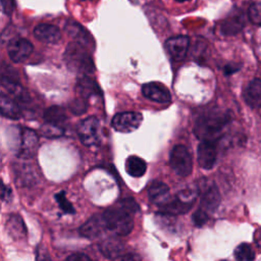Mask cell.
Returning <instances> with one entry per match:
<instances>
[{"mask_svg":"<svg viewBox=\"0 0 261 261\" xmlns=\"http://www.w3.org/2000/svg\"><path fill=\"white\" fill-rule=\"evenodd\" d=\"M229 121L228 114L216 110L203 113L195 122L194 133L201 141L217 142L225 125Z\"/></svg>","mask_w":261,"mask_h":261,"instance_id":"6da1fadb","label":"cell"},{"mask_svg":"<svg viewBox=\"0 0 261 261\" xmlns=\"http://www.w3.org/2000/svg\"><path fill=\"white\" fill-rule=\"evenodd\" d=\"M63 56L67 67L71 71L87 75L95 70V64L90 53L85 48V45L76 41L67 45Z\"/></svg>","mask_w":261,"mask_h":261,"instance_id":"7a4b0ae2","label":"cell"},{"mask_svg":"<svg viewBox=\"0 0 261 261\" xmlns=\"http://www.w3.org/2000/svg\"><path fill=\"white\" fill-rule=\"evenodd\" d=\"M106 227L117 236H127L134 228L132 213L122 207L109 208L102 214Z\"/></svg>","mask_w":261,"mask_h":261,"instance_id":"3957f363","label":"cell"},{"mask_svg":"<svg viewBox=\"0 0 261 261\" xmlns=\"http://www.w3.org/2000/svg\"><path fill=\"white\" fill-rule=\"evenodd\" d=\"M170 166L173 171L182 177L191 174L193 168L192 155L184 145H176L170 152Z\"/></svg>","mask_w":261,"mask_h":261,"instance_id":"277c9868","label":"cell"},{"mask_svg":"<svg viewBox=\"0 0 261 261\" xmlns=\"http://www.w3.org/2000/svg\"><path fill=\"white\" fill-rule=\"evenodd\" d=\"M200 195L201 208L206 210L208 213L214 212L220 204V193L218 188L213 181L204 179L201 180L200 186L198 187Z\"/></svg>","mask_w":261,"mask_h":261,"instance_id":"5b68a950","label":"cell"},{"mask_svg":"<svg viewBox=\"0 0 261 261\" xmlns=\"http://www.w3.org/2000/svg\"><path fill=\"white\" fill-rule=\"evenodd\" d=\"M77 135L81 142L88 146H97L99 138V121L95 116H89L83 119L77 126Z\"/></svg>","mask_w":261,"mask_h":261,"instance_id":"8992f818","label":"cell"},{"mask_svg":"<svg viewBox=\"0 0 261 261\" xmlns=\"http://www.w3.org/2000/svg\"><path fill=\"white\" fill-rule=\"evenodd\" d=\"M142 121L143 115L140 112H120L112 118V126L119 133H130L136 130Z\"/></svg>","mask_w":261,"mask_h":261,"instance_id":"52a82bcc","label":"cell"},{"mask_svg":"<svg viewBox=\"0 0 261 261\" xmlns=\"http://www.w3.org/2000/svg\"><path fill=\"white\" fill-rule=\"evenodd\" d=\"M39 146V137L37 133L31 128L24 127L20 132L19 145L17 155L22 159H30L34 157Z\"/></svg>","mask_w":261,"mask_h":261,"instance_id":"ba28073f","label":"cell"},{"mask_svg":"<svg viewBox=\"0 0 261 261\" xmlns=\"http://www.w3.org/2000/svg\"><path fill=\"white\" fill-rule=\"evenodd\" d=\"M33 44L24 38H13L7 45V53L13 62L24 61L33 52Z\"/></svg>","mask_w":261,"mask_h":261,"instance_id":"9c48e42d","label":"cell"},{"mask_svg":"<svg viewBox=\"0 0 261 261\" xmlns=\"http://www.w3.org/2000/svg\"><path fill=\"white\" fill-rule=\"evenodd\" d=\"M217 159V145L215 141H202L198 146L197 160L200 167L211 169Z\"/></svg>","mask_w":261,"mask_h":261,"instance_id":"30bf717a","label":"cell"},{"mask_svg":"<svg viewBox=\"0 0 261 261\" xmlns=\"http://www.w3.org/2000/svg\"><path fill=\"white\" fill-rule=\"evenodd\" d=\"M190 45V38L187 36H175L171 37L165 42V49L174 61H182L188 53Z\"/></svg>","mask_w":261,"mask_h":261,"instance_id":"8fae6325","label":"cell"},{"mask_svg":"<svg viewBox=\"0 0 261 261\" xmlns=\"http://www.w3.org/2000/svg\"><path fill=\"white\" fill-rule=\"evenodd\" d=\"M142 93L147 99L157 103H168L171 100V95L168 89L157 82L145 84L142 87Z\"/></svg>","mask_w":261,"mask_h":261,"instance_id":"7c38bea8","label":"cell"},{"mask_svg":"<svg viewBox=\"0 0 261 261\" xmlns=\"http://www.w3.org/2000/svg\"><path fill=\"white\" fill-rule=\"evenodd\" d=\"M105 228L107 227H106L103 215H94L91 218H89L79 228V232L84 238L96 239L103 232Z\"/></svg>","mask_w":261,"mask_h":261,"instance_id":"4fadbf2b","label":"cell"},{"mask_svg":"<svg viewBox=\"0 0 261 261\" xmlns=\"http://www.w3.org/2000/svg\"><path fill=\"white\" fill-rule=\"evenodd\" d=\"M34 36L41 42L56 44L61 39V32L58 27L49 23H40L34 29Z\"/></svg>","mask_w":261,"mask_h":261,"instance_id":"5bb4252c","label":"cell"},{"mask_svg":"<svg viewBox=\"0 0 261 261\" xmlns=\"http://www.w3.org/2000/svg\"><path fill=\"white\" fill-rule=\"evenodd\" d=\"M244 100L251 108H261V79L252 80L244 91Z\"/></svg>","mask_w":261,"mask_h":261,"instance_id":"9a60e30c","label":"cell"},{"mask_svg":"<svg viewBox=\"0 0 261 261\" xmlns=\"http://www.w3.org/2000/svg\"><path fill=\"white\" fill-rule=\"evenodd\" d=\"M148 195L150 201L159 207L164 205L171 198L168 186L161 181L152 182L148 189Z\"/></svg>","mask_w":261,"mask_h":261,"instance_id":"2e32d148","label":"cell"},{"mask_svg":"<svg viewBox=\"0 0 261 261\" xmlns=\"http://www.w3.org/2000/svg\"><path fill=\"white\" fill-rule=\"evenodd\" d=\"M193 206V202L181 199L178 195L174 198H170L164 205L160 206V211L167 215H176L188 212Z\"/></svg>","mask_w":261,"mask_h":261,"instance_id":"e0dca14e","label":"cell"},{"mask_svg":"<svg viewBox=\"0 0 261 261\" xmlns=\"http://www.w3.org/2000/svg\"><path fill=\"white\" fill-rule=\"evenodd\" d=\"M1 85L4 90H6L7 95L12 97L14 100L25 103L29 102L30 95L25 91L24 88H22L18 82L13 81V80H7V79H1Z\"/></svg>","mask_w":261,"mask_h":261,"instance_id":"ac0fdd59","label":"cell"},{"mask_svg":"<svg viewBox=\"0 0 261 261\" xmlns=\"http://www.w3.org/2000/svg\"><path fill=\"white\" fill-rule=\"evenodd\" d=\"M245 25V20L240 14H230L220 23V33L224 36H233L240 33Z\"/></svg>","mask_w":261,"mask_h":261,"instance_id":"d6986e66","label":"cell"},{"mask_svg":"<svg viewBox=\"0 0 261 261\" xmlns=\"http://www.w3.org/2000/svg\"><path fill=\"white\" fill-rule=\"evenodd\" d=\"M0 107H1V114L5 117L11 119H18L21 116V110L18 106L16 100H14L9 95L4 93L1 94L0 98Z\"/></svg>","mask_w":261,"mask_h":261,"instance_id":"ffe728a7","label":"cell"},{"mask_svg":"<svg viewBox=\"0 0 261 261\" xmlns=\"http://www.w3.org/2000/svg\"><path fill=\"white\" fill-rule=\"evenodd\" d=\"M64 29L66 31V33L76 42L85 45V46H89L90 43L92 42V38L91 35H89V33L85 30V28H83L80 23L75 22V21H71L68 20L65 25Z\"/></svg>","mask_w":261,"mask_h":261,"instance_id":"44dd1931","label":"cell"},{"mask_svg":"<svg viewBox=\"0 0 261 261\" xmlns=\"http://www.w3.org/2000/svg\"><path fill=\"white\" fill-rule=\"evenodd\" d=\"M76 92L80 95V97L84 99H87L94 95L97 96L101 94L100 88L97 85V83L85 74L77 80Z\"/></svg>","mask_w":261,"mask_h":261,"instance_id":"7402d4cb","label":"cell"},{"mask_svg":"<svg viewBox=\"0 0 261 261\" xmlns=\"http://www.w3.org/2000/svg\"><path fill=\"white\" fill-rule=\"evenodd\" d=\"M99 249L106 258L119 259L122 256L123 244L117 239H107L100 243Z\"/></svg>","mask_w":261,"mask_h":261,"instance_id":"603a6c76","label":"cell"},{"mask_svg":"<svg viewBox=\"0 0 261 261\" xmlns=\"http://www.w3.org/2000/svg\"><path fill=\"white\" fill-rule=\"evenodd\" d=\"M147 169V163L144 159L133 155L129 156L125 161V170L127 174L133 177H141L145 174Z\"/></svg>","mask_w":261,"mask_h":261,"instance_id":"cb8c5ba5","label":"cell"},{"mask_svg":"<svg viewBox=\"0 0 261 261\" xmlns=\"http://www.w3.org/2000/svg\"><path fill=\"white\" fill-rule=\"evenodd\" d=\"M7 231L14 239H19L25 236V225L21 217L17 214H12L7 220Z\"/></svg>","mask_w":261,"mask_h":261,"instance_id":"d4e9b609","label":"cell"},{"mask_svg":"<svg viewBox=\"0 0 261 261\" xmlns=\"http://www.w3.org/2000/svg\"><path fill=\"white\" fill-rule=\"evenodd\" d=\"M44 119L46 122H50L56 125H60L67 119L65 109L60 106H51L44 112Z\"/></svg>","mask_w":261,"mask_h":261,"instance_id":"484cf974","label":"cell"},{"mask_svg":"<svg viewBox=\"0 0 261 261\" xmlns=\"http://www.w3.org/2000/svg\"><path fill=\"white\" fill-rule=\"evenodd\" d=\"M234 258L240 261H251L255 258L252 247L246 243L239 245L234 250Z\"/></svg>","mask_w":261,"mask_h":261,"instance_id":"4316f807","label":"cell"},{"mask_svg":"<svg viewBox=\"0 0 261 261\" xmlns=\"http://www.w3.org/2000/svg\"><path fill=\"white\" fill-rule=\"evenodd\" d=\"M64 134V129L60 125H56L50 122H45L41 126V135L43 137L52 139V138H58Z\"/></svg>","mask_w":261,"mask_h":261,"instance_id":"83f0119b","label":"cell"},{"mask_svg":"<svg viewBox=\"0 0 261 261\" xmlns=\"http://www.w3.org/2000/svg\"><path fill=\"white\" fill-rule=\"evenodd\" d=\"M55 200L57 201V203H58L60 209H61L64 213H67V214H74L75 210H74L73 206L71 205V203L67 200L64 191H61V192L57 193V194L55 195Z\"/></svg>","mask_w":261,"mask_h":261,"instance_id":"f1b7e54d","label":"cell"},{"mask_svg":"<svg viewBox=\"0 0 261 261\" xmlns=\"http://www.w3.org/2000/svg\"><path fill=\"white\" fill-rule=\"evenodd\" d=\"M248 15L252 22L261 25V2H255L251 4L249 7Z\"/></svg>","mask_w":261,"mask_h":261,"instance_id":"f546056e","label":"cell"},{"mask_svg":"<svg viewBox=\"0 0 261 261\" xmlns=\"http://www.w3.org/2000/svg\"><path fill=\"white\" fill-rule=\"evenodd\" d=\"M69 109L72 113L76 114V115H80L84 112H86L87 110V102H86V99L82 98V97H79L76 99H74L70 104H69Z\"/></svg>","mask_w":261,"mask_h":261,"instance_id":"4dcf8cb0","label":"cell"},{"mask_svg":"<svg viewBox=\"0 0 261 261\" xmlns=\"http://www.w3.org/2000/svg\"><path fill=\"white\" fill-rule=\"evenodd\" d=\"M208 218H209L208 212L201 207L193 214V221L197 226H202L203 224H205Z\"/></svg>","mask_w":261,"mask_h":261,"instance_id":"1f68e13d","label":"cell"},{"mask_svg":"<svg viewBox=\"0 0 261 261\" xmlns=\"http://www.w3.org/2000/svg\"><path fill=\"white\" fill-rule=\"evenodd\" d=\"M120 207H122L123 209L127 210L128 212H130L132 214L138 212L140 210V207L139 205L137 204V202L132 199V198H126V199H123L120 201Z\"/></svg>","mask_w":261,"mask_h":261,"instance_id":"d6a6232c","label":"cell"},{"mask_svg":"<svg viewBox=\"0 0 261 261\" xmlns=\"http://www.w3.org/2000/svg\"><path fill=\"white\" fill-rule=\"evenodd\" d=\"M2 10L5 14L10 15L14 9V1L13 0H1Z\"/></svg>","mask_w":261,"mask_h":261,"instance_id":"836d02e7","label":"cell"},{"mask_svg":"<svg viewBox=\"0 0 261 261\" xmlns=\"http://www.w3.org/2000/svg\"><path fill=\"white\" fill-rule=\"evenodd\" d=\"M66 260H69V261H89L91 260V258L86 255L85 253H74L70 256H68L66 258Z\"/></svg>","mask_w":261,"mask_h":261,"instance_id":"e575fe53","label":"cell"},{"mask_svg":"<svg viewBox=\"0 0 261 261\" xmlns=\"http://www.w3.org/2000/svg\"><path fill=\"white\" fill-rule=\"evenodd\" d=\"M12 192L11 189L4 184H2V193H1V199L2 201H9L11 199Z\"/></svg>","mask_w":261,"mask_h":261,"instance_id":"d590c367","label":"cell"},{"mask_svg":"<svg viewBox=\"0 0 261 261\" xmlns=\"http://www.w3.org/2000/svg\"><path fill=\"white\" fill-rule=\"evenodd\" d=\"M256 243H257L258 247L261 248V233H259V236L256 238Z\"/></svg>","mask_w":261,"mask_h":261,"instance_id":"8d00e7d4","label":"cell"},{"mask_svg":"<svg viewBox=\"0 0 261 261\" xmlns=\"http://www.w3.org/2000/svg\"><path fill=\"white\" fill-rule=\"evenodd\" d=\"M176 2H179V3H182V2H187V1H190V0H174Z\"/></svg>","mask_w":261,"mask_h":261,"instance_id":"74e56055","label":"cell"},{"mask_svg":"<svg viewBox=\"0 0 261 261\" xmlns=\"http://www.w3.org/2000/svg\"><path fill=\"white\" fill-rule=\"evenodd\" d=\"M82 1H87V0H82Z\"/></svg>","mask_w":261,"mask_h":261,"instance_id":"f35d334b","label":"cell"}]
</instances>
